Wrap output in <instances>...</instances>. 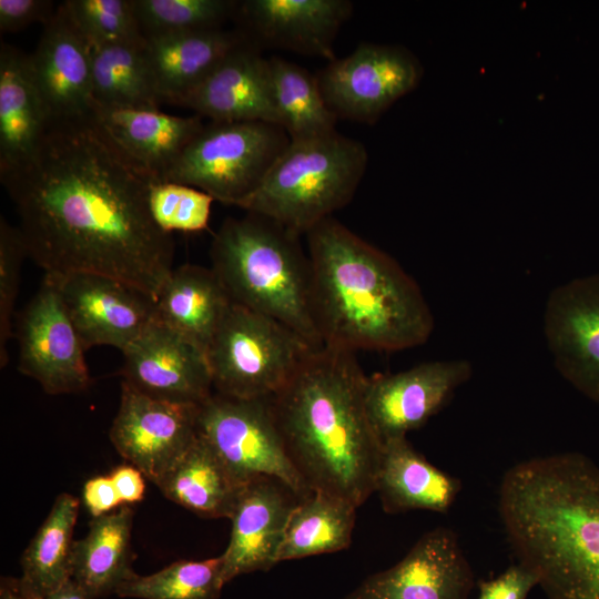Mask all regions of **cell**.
<instances>
[{
	"label": "cell",
	"mask_w": 599,
	"mask_h": 599,
	"mask_svg": "<svg viewBox=\"0 0 599 599\" xmlns=\"http://www.w3.org/2000/svg\"><path fill=\"white\" fill-rule=\"evenodd\" d=\"M0 181L44 274L106 275L158 298L174 270V240L151 215V182L90 112L51 120L34 153Z\"/></svg>",
	"instance_id": "6da1fadb"
},
{
	"label": "cell",
	"mask_w": 599,
	"mask_h": 599,
	"mask_svg": "<svg viewBox=\"0 0 599 599\" xmlns=\"http://www.w3.org/2000/svg\"><path fill=\"white\" fill-rule=\"evenodd\" d=\"M499 512L518 562L549 599H599V467L570 451L511 467Z\"/></svg>",
	"instance_id": "7a4b0ae2"
},
{
	"label": "cell",
	"mask_w": 599,
	"mask_h": 599,
	"mask_svg": "<svg viewBox=\"0 0 599 599\" xmlns=\"http://www.w3.org/2000/svg\"><path fill=\"white\" fill-rule=\"evenodd\" d=\"M366 378L354 352L323 346L268 398L307 488L356 508L375 493L383 448L366 410Z\"/></svg>",
	"instance_id": "3957f363"
},
{
	"label": "cell",
	"mask_w": 599,
	"mask_h": 599,
	"mask_svg": "<svg viewBox=\"0 0 599 599\" xmlns=\"http://www.w3.org/2000/svg\"><path fill=\"white\" fill-rule=\"evenodd\" d=\"M306 237L313 313L323 346L398 352L427 342L433 313L396 260L333 216Z\"/></svg>",
	"instance_id": "277c9868"
},
{
	"label": "cell",
	"mask_w": 599,
	"mask_h": 599,
	"mask_svg": "<svg viewBox=\"0 0 599 599\" xmlns=\"http://www.w3.org/2000/svg\"><path fill=\"white\" fill-rule=\"evenodd\" d=\"M298 236L258 214L229 216L213 236L211 267L233 303L280 322L319 349L309 258Z\"/></svg>",
	"instance_id": "5b68a950"
},
{
	"label": "cell",
	"mask_w": 599,
	"mask_h": 599,
	"mask_svg": "<svg viewBox=\"0 0 599 599\" xmlns=\"http://www.w3.org/2000/svg\"><path fill=\"white\" fill-rule=\"evenodd\" d=\"M367 162L365 145L337 131L291 140L238 207L306 234L352 201Z\"/></svg>",
	"instance_id": "8992f818"
},
{
	"label": "cell",
	"mask_w": 599,
	"mask_h": 599,
	"mask_svg": "<svg viewBox=\"0 0 599 599\" xmlns=\"http://www.w3.org/2000/svg\"><path fill=\"white\" fill-rule=\"evenodd\" d=\"M316 348L280 322L232 302L206 356L215 393L274 396Z\"/></svg>",
	"instance_id": "52a82bcc"
},
{
	"label": "cell",
	"mask_w": 599,
	"mask_h": 599,
	"mask_svg": "<svg viewBox=\"0 0 599 599\" xmlns=\"http://www.w3.org/2000/svg\"><path fill=\"white\" fill-rule=\"evenodd\" d=\"M290 141L277 124L211 121L184 149L162 182L189 185L215 201L238 207L260 186Z\"/></svg>",
	"instance_id": "ba28073f"
},
{
	"label": "cell",
	"mask_w": 599,
	"mask_h": 599,
	"mask_svg": "<svg viewBox=\"0 0 599 599\" xmlns=\"http://www.w3.org/2000/svg\"><path fill=\"white\" fill-rule=\"evenodd\" d=\"M197 433L243 483L265 476L298 499L312 491L293 465L270 399H241L219 393L200 405Z\"/></svg>",
	"instance_id": "9c48e42d"
},
{
	"label": "cell",
	"mask_w": 599,
	"mask_h": 599,
	"mask_svg": "<svg viewBox=\"0 0 599 599\" xmlns=\"http://www.w3.org/2000/svg\"><path fill=\"white\" fill-rule=\"evenodd\" d=\"M424 70L406 48L361 43L351 54L329 61L316 75L327 106L339 119L372 124L413 91Z\"/></svg>",
	"instance_id": "30bf717a"
},
{
	"label": "cell",
	"mask_w": 599,
	"mask_h": 599,
	"mask_svg": "<svg viewBox=\"0 0 599 599\" xmlns=\"http://www.w3.org/2000/svg\"><path fill=\"white\" fill-rule=\"evenodd\" d=\"M19 370L50 395L85 390L91 377L87 352L63 306L53 277L44 274L17 318Z\"/></svg>",
	"instance_id": "8fae6325"
},
{
	"label": "cell",
	"mask_w": 599,
	"mask_h": 599,
	"mask_svg": "<svg viewBox=\"0 0 599 599\" xmlns=\"http://www.w3.org/2000/svg\"><path fill=\"white\" fill-rule=\"evenodd\" d=\"M199 408L150 397L121 382L111 443L158 486L197 437Z\"/></svg>",
	"instance_id": "7c38bea8"
},
{
	"label": "cell",
	"mask_w": 599,
	"mask_h": 599,
	"mask_svg": "<svg viewBox=\"0 0 599 599\" xmlns=\"http://www.w3.org/2000/svg\"><path fill=\"white\" fill-rule=\"evenodd\" d=\"M122 353V382L144 395L200 406L214 393L206 352L156 317Z\"/></svg>",
	"instance_id": "4fadbf2b"
},
{
	"label": "cell",
	"mask_w": 599,
	"mask_h": 599,
	"mask_svg": "<svg viewBox=\"0 0 599 599\" xmlns=\"http://www.w3.org/2000/svg\"><path fill=\"white\" fill-rule=\"evenodd\" d=\"M473 374L466 359L432 361L395 374L367 376L365 405L382 443L424 426Z\"/></svg>",
	"instance_id": "5bb4252c"
},
{
	"label": "cell",
	"mask_w": 599,
	"mask_h": 599,
	"mask_svg": "<svg viewBox=\"0 0 599 599\" xmlns=\"http://www.w3.org/2000/svg\"><path fill=\"white\" fill-rule=\"evenodd\" d=\"M49 275L85 351L109 345L123 352L156 316L151 296L116 278L94 273Z\"/></svg>",
	"instance_id": "9a60e30c"
},
{
	"label": "cell",
	"mask_w": 599,
	"mask_h": 599,
	"mask_svg": "<svg viewBox=\"0 0 599 599\" xmlns=\"http://www.w3.org/2000/svg\"><path fill=\"white\" fill-rule=\"evenodd\" d=\"M544 333L559 374L599 404V273L573 278L550 292Z\"/></svg>",
	"instance_id": "2e32d148"
},
{
	"label": "cell",
	"mask_w": 599,
	"mask_h": 599,
	"mask_svg": "<svg viewBox=\"0 0 599 599\" xmlns=\"http://www.w3.org/2000/svg\"><path fill=\"white\" fill-rule=\"evenodd\" d=\"M473 572L456 534H424L395 566L366 578L344 599H466Z\"/></svg>",
	"instance_id": "e0dca14e"
},
{
	"label": "cell",
	"mask_w": 599,
	"mask_h": 599,
	"mask_svg": "<svg viewBox=\"0 0 599 599\" xmlns=\"http://www.w3.org/2000/svg\"><path fill=\"white\" fill-rule=\"evenodd\" d=\"M175 105L214 122L262 121L280 125L268 59L250 41L227 54Z\"/></svg>",
	"instance_id": "ac0fdd59"
},
{
	"label": "cell",
	"mask_w": 599,
	"mask_h": 599,
	"mask_svg": "<svg viewBox=\"0 0 599 599\" xmlns=\"http://www.w3.org/2000/svg\"><path fill=\"white\" fill-rule=\"evenodd\" d=\"M90 115L122 156L151 183L162 182L204 123L160 109H121L90 103Z\"/></svg>",
	"instance_id": "d6986e66"
},
{
	"label": "cell",
	"mask_w": 599,
	"mask_h": 599,
	"mask_svg": "<svg viewBox=\"0 0 599 599\" xmlns=\"http://www.w3.org/2000/svg\"><path fill=\"white\" fill-rule=\"evenodd\" d=\"M294 495L284 484L271 477H256L244 486L231 516L230 542L221 555L223 579L275 566Z\"/></svg>",
	"instance_id": "ffe728a7"
},
{
	"label": "cell",
	"mask_w": 599,
	"mask_h": 599,
	"mask_svg": "<svg viewBox=\"0 0 599 599\" xmlns=\"http://www.w3.org/2000/svg\"><path fill=\"white\" fill-rule=\"evenodd\" d=\"M347 0L237 1L235 17L263 44L335 59V38L351 17Z\"/></svg>",
	"instance_id": "44dd1931"
},
{
	"label": "cell",
	"mask_w": 599,
	"mask_h": 599,
	"mask_svg": "<svg viewBox=\"0 0 599 599\" xmlns=\"http://www.w3.org/2000/svg\"><path fill=\"white\" fill-rule=\"evenodd\" d=\"M29 62L51 120L90 112L91 48L62 3L43 26Z\"/></svg>",
	"instance_id": "7402d4cb"
},
{
	"label": "cell",
	"mask_w": 599,
	"mask_h": 599,
	"mask_svg": "<svg viewBox=\"0 0 599 599\" xmlns=\"http://www.w3.org/2000/svg\"><path fill=\"white\" fill-rule=\"evenodd\" d=\"M51 116L35 84L29 54L0 45V173L24 163L37 150Z\"/></svg>",
	"instance_id": "603a6c76"
},
{
	"label": "cell",
	"mask_w": 599,
	"mask_h": 599,
	"mask_svg": "<svg viewBox=\"0 0 599 599\" xmlns=\"http://www.w3.org/2000/svg\"><path fill=\"white\" fill-rule=\"evenodd\" d=\"M460 490V480L430 464L406 436L383 443L375 491L387 514L414 509L446 514Z\"/></svg>",
	"instance_id": "cb8c5ba5"
},
{
	"label": "cell",
	"mask_w": 599,
	"mask_h": 599,
	"mask_svg": "<svg viewBox=\"0 0 599 599\" xmlns=\"http://www.w3.org/2000/svg\"><path fill=\"white\" fill-rule=\"evenodd\" d=\"M247 41L244 32L224 29L146 38V54L161 101L175 104Z\"/></svg>",
	"instance_id": "d4e9b609"
},
{
	"label": "cell",
	"mask_w": 599,
	"mask_h": 599,
	"mask_svg": "<svg viewBox=\"0 0 599 599\" xmlns=\"http://www.w3.org/2000/svg\"><path fill=\"white\" fill-rule=\"evenodd\" d=\"M231 304L212 267L184 264L163 285L155 300V317L206 352Z\"/></svg>",
	"instance_id": "484cf974"
},
{
	"label": "cell",
	"mask_w": 599,
	"mask_h": 599,
	"mask_svg": "<svg viewBox=\"0 0 599 599\" xmlns=\"http://www.w3.org/2000/svg\"><path fill=\"white\" fill-rule=\"evenodd\" d=\"M246 483L199 435L158 487L175 504L207 518H231Z\"/></svg>",
	"instance_id": "4316f807"
},
{
	"label": "cell",
	"mask_w": 599,
	"mask_h": 599,
	"mask_svg": "<svg viewBox=\"0 0 599 599\" xmlns=\"http://www.w3.org/2000/svg\"><path fill=\"white\" fill-rule=\"evenodd\" d=\"M133 510L128 505L93 518L87 536L74 540L71 579L87 595L98 599L115 593L134 571L131 568Z\"/></svg>",
	"instance_id": "83f0119b"
},
{
	"label": "cell",
	"mask_w": 599,
	"mask_h": 599,
	"mask_svg": "<svg viewBox=\"0 0 599 599\" xmlns=\"http://www.w3.org/2000/svg\"><path fill=\"white\" fill-rule=\"evenodd\" d=\"M79 499L60 494L21 558L22 575L18 586L27 595L42 599L71 578L73 529Z\"/></svg>",
	"instance_id": "f1b7e54d"
},
{
	"label": "cell",
	"mask_w": 599,
	"mask_h": 599,
	"mask_svg": "<svg viewBox=\"0 0 599 599\" xmlns=\"http://www.w3.org/2000/svg\"><path fill=\"white\" fill-rule=\"evenodd\" d=\"M91 102L108 108L159 109L162 101L148 59L146 40L91 48Z\"/></svg>",
	"instance_id": "f546056e"
},
{
	"label": "cell",
	"mask_w": 599,
	"mask_h": 599,
	"mask_svg": "<svg viewBox=\"0 0 599 599\" xmlns=\"http://www.w3.org/2000/svg\"><path fill=\"white\" fill-rule=\"evenodd\" d=\"M356 507L319 491L297 500L287 520L277 561L346 549L352 542Z\"/></svg>",
	"instance_id": "4dcf8cb0"
},
{
	"label": "cell",
	"mask_w": 599,
	"mask_h": 599,
	"mask_svg": "<svg viewBox=\"0 0 599 599\" xmlns=\"http://www.w3.org/2000/svg\"><path fill=\"white\" fill-rule=\"evenodd\" d=\"M274 104L280 125L291 140L336 131L338 118L327 106L317 78L280 57L268 58Z\"/></svg>",
	"instance_id": "1f68e13d"
},
{
	"label": "cell",
	"mask_w": 599,
	"mask_h": 599,
	"mask_svg": "<svg viewBox=\"0 0 599 599\" xmlns=\"http://www.w3.org/2000/svg\"><path fill=\"white\" fill-rule=\"evenodd\" d=\"M225 581L222 557L180 560L158 572H135L122 582L115 595L136 599H217Z\"/></svg>",
	"instance_id": "d6a6232c"
},
{
	"label": "cell",
	"mask_w": 599,
	"mask_h": 599,
	"mask_svg": "<svg viewBox=\"0 0 599 599\" xmlns=\"http://www.w3.org/2000/svg\"><path fill=\"white\" fill-rule=\"evenodd\" d=\"M236 6L231 0H134L145 39L222 29Z\"/></svg>",
	"instance_id": "836d02e7"
},
{
	"label": "cell",
	"mask_w": 599,
	"mask_h": 599,
	"mask_svg": "<svg viewBox=\"0 0 599 599\" xmlns=\"http://www.w3.org/2000/svg\"><path fill=\"white\" fill-rule=\"evenodd\" d=\"M62 4L91 48L146 40L134 0H67Z\"/></svg>",
	"instance_id": "e575fe53"
},
{
	"label": "cell",
	"mask_w": 599,
	"mask_h": 599,
	"mask_svg": "<svg viewBox=\"0 0 599 599\" xmlns=\"http://www.w3.org/2000/svg\"><path fill=\"white\" fill-rule=\"evenodd\" d=\"M207 193L180 183H150L148 202L151 215L164 232H201L207 229L212 203Z\"/></svg>",
	"instance_id": "d590c367"
},
{
	"label": "cell",
	"mask_w": 599,
	"mask_h": 599,
	"mask_svg": "<svg viewBox=\"0 0 599 599\" xmlns=\"http://www.w3.org/2000/svg\"><path fill=\"white\" fill-rule=\"evenodd\" d=\"M27 247L18 227L0 219V367L9 362L8 343L12 337L13 314L20 273Z\"/></svg>",
	"instance_id": "8d00e7d4"
},
{
	"label": "cell",
	"mask_w": 599,
	"mask_h": 599,
	"mask_svg": "<svg viewBox=\"0 0 599 599\" xmlns=\"http://www.w3.org/2000/svg\"><path fill=\"white\" fill-rule=\"evenodd\" d=\"M55 9L49 0H0V31L13 33L52 18Z\"/></svg>",
	"instance_id": "74e56055"
},
{
	"label": "cell",
	"mask_w": 599,
	"mask_h": 599,
	"mask_svg": "<svg viewBox=\"0 0 599 599\" xmlns=\"http://www.w3.org/2000/svg\"><path fill=\"white\" fill-rule=\"evenodd\" d=\"M537 585L536 573L518 562L497 578L481 581L478 599H526Z\"/></svg>",
	"instance_id": "f35d334b"
},
{
	"label": "cell",
	"mask_w": 599,
	"mask_h": 599,
	"mask_svg": "<svg viewBox=\"0 0 599 599\" xmlns=\"http://www.w3.org/2000/svg\"><path fill=\"white\" fill-rule=\"evenodd\" d=\"M82 496L93 518L109 514L122 505L110 476H97L89 479L84 484Z\"/></svg>",
	"instance_id": "ab89813d"
},
{
	"label": "cell",
	"mask_w": 599,
	"mask_h": 599,
	"mask_svg": "<svg viewBox=\"0 0 599 599\" xmlns=\"http://www.w3.org/2000/svg\"><path fill=\"white\" fill-rule=\"evenodd\" d=\"M109 476L122 505L135 504L144 498V475L133 465L116 466Z\"/></svg>",
	"instance_id": "60d3db41"
},
{
	"label": "cell",
	"mask_w": 599,
	"mask_h": 599,
	"mask_svg": "<svg viewBox=\"0 0 599 599\" xmlns=\"http://www.w3.org/2000/svg\"><path fill=\"white\" fill-rule=\"evenodd\" d=\"M42 599H88L83 590L71 578Z\"/></svg>",
	"instance_id": "b9f144b4"
},
{
	"label": "cell",
	"mask_w": 599,
	"mask_h": 599,
	"mask_svg": "<svg viewBox=\"0 0 599 599\" xmlns=\"http://www.w3.org/2000/svg\"><path fill=\"white\" fill-rule=\"evenodd\" d=\"M0 599H35L23 592L17 579H4L0 587Z\"/></svg>",
	"instance_id": "7bdbcfd3"
}]
</instances>
